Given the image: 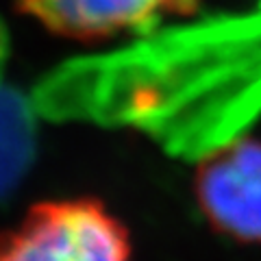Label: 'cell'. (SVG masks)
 Masks as SVG:
<instances>
[{"instance_id":"obj_3","label":"cell","mask_w":261,"mask_h":261,"mask_svg":"<svg viewBox=\"0 0 261 261\" xmlns=\"http://www.w3.org/2000/svg\"><path fill=\"white\" fill-rule=\"evenodd\" d=\"M181 0H20V9L68 37H96L150 22Z\"/></svg>"},{"instance_id":"obj_1","label":"cell","mask_w":261,"mask_h":261,"mask_svg":"<svg viewBox=\"0 0 261 261\" xmlns=\"http://www.w3.org/2000/svg\"><path fill=\"white\" fill-rule=\"evenodd\" d=\"M0 261H130L126 233L92 200L46 202L0 233Z\"/></svg>"},{"instance_id":"obj_5","label":"cell","mask_w":261,"mask_h":261,"mask_svg":"<svg viewBox=\"0 0 261 261\" xmlns=\"http://www.w3.org/2000/svg\"><path fill=\"white\" fill-rule=\"evenodd\" d=\"M7 33H5V27L0 24V74H3V68H5V59H7Z\"/></svg>"},{"instance_id":"obj_2","label":"cell","mask_w":261,"mask_h":261,"mask_svg":"<svg viewBox=\"0 0 261 261\" xmlns=\"http://www.w3.org/2000/svg\"><path fill=\"white\" fill-rule=\"evenodd\" d=\"M209 218L240 240L261 242V144H246L220 157L200 178Z\"/></svg>"},{"instance_id":"obj_4","label":"cell","mask_w":261,"mask_h":261,"mask_svg":"<svg viewBox=\"0 0 261 261\" xmlns=\"http://www.w3.org/2000/svg\"><path fill=\"white\" fill-rule=\"evenodd\" d=\"M35 154V120L31 105L0 74V200L20 183Z\"/></svg>"}]
</instances>
